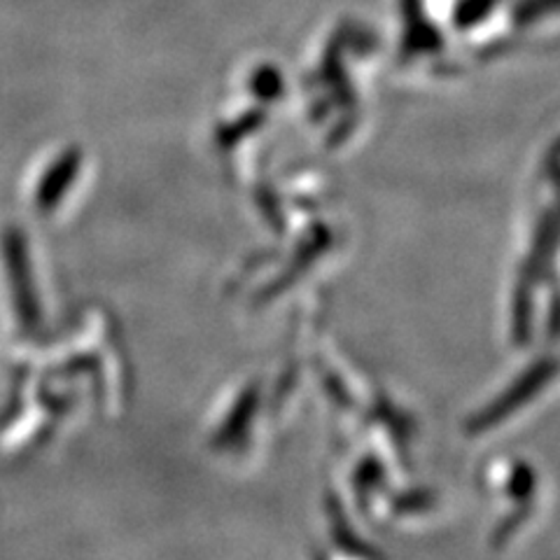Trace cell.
Segmentation results:
<instances>
[{"label":"cell","instance_id":"cell-1","mask_svg":"<svg viewBox=\"0 0 560 560\" xmlns=\"http://www.w3.org/2000/svg\"><path fill=\"white\" fill-rule=\"evenodd\" d=\"M253 90L257 92V96H276L280 90H283V80L271 68L257 70L253 78Z\"/></svg>","mask_w":560,"mask_h":560}]
</instances>
